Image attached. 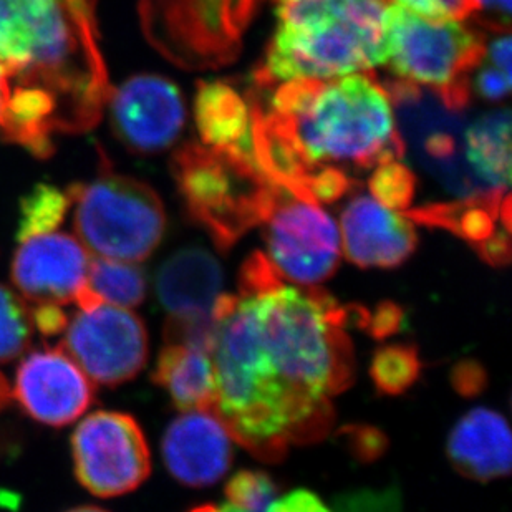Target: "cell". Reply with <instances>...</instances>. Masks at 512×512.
<instances>
[{
    "instance_id": "6da1fadb",
    "label": "cell",
    "mask_w": 512,
    "mask_h": 512,
    "mask_svg": "<svg viewBox=\"0 0 512 512\" xmlns=\"http://www.w3.org/2000/svg\"><path fill=\"white\" fill-rule=\"evenodd\" d=\"M211 315L216 397L209 413L232 440L266 463L282 461L292 445L322 440L334 423L332 398L355 380L347 305L276 277L219 295Z\"/></svg>"
},
{
    "instance_id": "7a4b0ae2",
    "label": "cell",
    "mask_w": 512,
    "mask_h": 512,
    "mask_svg": "<svg viewBox=\"0 0 512 512\" xmlns=\"http://www.w3.org/2000/svg\"><path fill=\"white\" fill-rule=\"evenodd\" d=\"M249 100L257 168L299 198L334 203L358 174L405 158L392 100L365 73L279 83L267 107Z\"/></svg>"
},
{
    "instance_id": "3957f363",
    "label": "cell",
    "mask_w": 512,
    "mask_h": 512,
    "mask_svg": "<svg viewBox=\"0 0 512 512\" xmlns=\"http://www.w3.org/2000/svg\"><path fill=\"white\" fill-rule=\"evenodd\" d=\"M0 128L35 158L98 125L112 87L97 0H0Z\"/></svg>"
},
{
    "instance_id": "277c9868",
    "label": "cell",
    "mask_w": 512,
    "mask_h": 512,
    "mask_svg": "<svg viewBox=\"0 0 512 512\" xmlns=\"http://www.w3.org/2000/svg\"><path fill=\"white\" fill-rule=\"evenodd\" d=\"M385 0H274L276 30L257 90L363 73L388 60Z\"/></svg>"
},
{
    "instance_id": "5b68a950",
    "label": "cell",
    "mask_w": 512,
    "mask_h": 512,
    "mask_svg": "<svg viewBox=\"0 0 512 512\" xmlns=\"http://www.w3.org/2000/svg\"><path fill=\"white\" fill-rule=\"evenodd\" d=\"M171 173L189 218L208 232L219 251H229L264 223L279 191L256 161L199 143L174 153Z\"/></svg>"
},
{
    "instance_id": "8992f818",
    "label": "cell",
    "mask_w": 512,
    "mask_h": 512,
    "mask_svg": "<svg viewBox=\"0 0 512 512\" xmlns=\"http://www.w3.org/2000/svg\"><path fill=\"white\" fill-rule=\"evenodd\" d=\"M388 60L400 82L435 90L451 112L471 100V73L483 60L484 40L455 19H430L400 4L387 7Z\"/></svg>"
},
{
    "instance_id": "52a82bcc",
    "label": "cell",
    "mask_w": 512,
    "mask_h": 512,
    "mask_svg": "<svg viewBox=\"0 0 512 512\" xmlns=\"http://www.w3.org/2000/svg\"><path fill=\"white\" fill-rule=\"evenodd\" d=\"M68 193L78 241L95 256L146 261L165 237V208L143 181L103 168L90 183L72 184Z\"/></svg>"
},
{
    "instance_id": "ba28073f",
    "label": "cell",
    "mask_w": 512,
    "mask_h": 512,
    "mask_svg": "<svg viewBox=\"0 0 512 512\" xmlns=\"http://www.w3.org/2000/svg\"><path fill=\"white\" fill-rule=\"evenodd\" d=\"M264 0H138L151 47L186 70L228 65Z\"/></svg>"
},
{
    "instance_id": "9c48e42d",
    "label": "cell",
    "mask_w": 512,
    "mask_h": 512,
    "mask_svg": "<svg viewBox=\"0 0 512 512\" xmlns=\"http://www.w3.org/2000/svg\"><path fill=\"white\" fill-rule=\"evenodd\" d=\"M78 483L97 498L131 493L151 473L150 446L138 421L121 411H95L72 435Z\"/></svg>"
},
{
    "instance_id": "30bf717a",
    "label": "cell",
    "mask_w": 512,
    "mask_h": 512,
    "mask_svg": "<svg viewBox=\"0 0 512 512\" xmlns=\"http://www.w3.org/2000/svg\"><path fill=\"white\" fill-rule=\"evenodd\" d=\"M262 224L267 259L281 277L314 287L339 269V229L314 201L279 186L276 203Z\"/></svg>"
},
{
    "instance_id": "8fae6325",
    "label": "cell",
    "mask_w": 512,
    "mask_h": 512,
    "mask_svg": "<svg viewBox=\"0 0 512 512\" xmlns=\"http://www.w3.org/2000/svg\"><path fill=\"white\" fill-rule=\"evenodd\" d=\"M60 348L88 378L105 387L131 382L145 368L150 352L145 322L125 307L105 304L75 314Z\"/></svg>"
},
{
    "instance_id": "7c38bea8",
    "label": "cell",
    "mask_w": 512,
    "mask_h": 512,
    "mask_svg": "<svg viewBox=\"0 0 512 512\" xmlns=\"http://www.w3.org/2000/svg\"><path fill=\"white\" fill-rule=\"evenodd\" d=\"M108 102L116 138L136 155L168 150L183 131V97L168 78L136 75L121 83Z\"/></svg>"
},
{
    "instance_id": "4fadbf2b",
    "label": "cell",
    "mask_w": 512,
    "mask_h": 512,
    "mask_svg": "<svg viewBox=\"0 0 512 512\" xmlns=\"http://www.w3.org/2000/svg\"><path fill=\"white\" fill-rule=\"evenodd\" d=\"M12 397L32 420L60 428L92 406L95 387L62 348H45L20 362Z\"/></svg>"
},
{
    "instance_id": "5bb4252c",
    "label": "cell",
    "mask_w": 512,
    "mask_h": 512,
    "mask_svg": "<svg viewBox=\"0 0 512 512\" xmlns=\"http://www.w3.org/2000/svg\"><path fill=\"white\" fill-rule=\"evenodd\" d=\"M90 256L82 242L67 232L50 231L20 241L10 277L32 304L75 302L87 282Z\"/></svg>"
},
{
    "instance_id": "9a60e30c",
    "label": "cell",
    "mask_w": 512,
    "mask_h": 512,
    "mask_svg": "<svg viewBox=\"0 0 512 512\" xmlns=\"http://www.w3.org/2000/svg\"><path fill=\"white\" fill-rule=\"evenodd\" d=\"M403 213L421 226L445 229L468 242L489 266L506 267L511 261L509 191L426 204Z\"/></svg>"
},
{
    "instance_id": "2e32d148",
    "label": "cell",
    "mask_w": 512,
    "mask_h": 512,
    "mask_svg": "<svg viewBox=\"0 0 512 512\" xmlns=\"http://www.w3.org/2000/svg\"><path fill=\"white\" fill-rule=\"evenodd\" d=\"M340 226L345 256L362 269H395L405 264L418 247V234L410 219L367 194L348 201Z\"/></svg>"
},
{
    "instance_id": "e0dca14e",
    "label": "cell",
    "mask_w": 512,
    "mask_h": 512,
    "mask_svg": "<svg viewBox=\"0 0 512 512\" xmlns=\"http://www.w3.org/2000/svg\"><path fill=\"white\" fill-rule=\"evenodd\" d=\"M161 455L178 483L206 488L218 483L231 468V436L213 413L186 411L168 426Z\"/></svg>"
},
{
    "instance_id": "ac0fdd59",
    "label": "cell",
    "mask_w": 512,
    "mask_h": 512,
    "mask_svg": "<svg viewBox=\"0 0 512 512\" xmlns=\"http://www.w3.org/2000/svg\"><path fill=\"white\" fill-rule=\"evenodd\" d=\"M446 453L459 474L479 483L511 473L512 441L508 421L491 408H476L451 430Z\"/></svg>"
},
{
    "instance_id": "d6986e66",
    "label": "cell",
    "mask_w": 512,
    "mask_h": 512,
    "mask_svg": "<svg viewBox=\"0 0 512 512\" xmlns=\"http://www.w3.org/2000/svg\"><path fill=\"white\" fill-rule=\"evenodd\" d=\"M223 267L203 247L168 257L156 274V295L170 314H209L223 289Z\"/></svg>"
},
{
    "instance_id": "ffe728a7",
    "label": "cell",
    "mask_w": 512,
    "mask_h": 512,
    "mask_svg": "<svg viewBox=\"0 0 512 512\" xmlns=\"http://www.w3.org/2000/svg\"><path fill=\"white\" fill-rule=\"evenodd\" d=\"M194 118L203 145L252 155V105L236 88L224 82H199L194 98Z\"/></svg>"
},
{
    "instance_id": "44dd1931",
    "label": "cell",
    "mask_w": 512,
    "mask_h": 512,
    "mask_svg": "<svg viewBox=\"0 0 512 512\" xmlns=\"http://www.w3.org/2000/svg\"><path fill=\"white\" fill-rule=\"evenodd\" d=\"M151 380L170 395L171 403L183 413L213 408L216 377L209 352L165 343L156 358Z\"/></svg>"
},
{
    "instance_id": "7402d4cb",
    "label": "cell",
    "mask_w": 512,
    "mask_h": 512,
    "mask_svg": "<svg viewBox=\"0 0 512 512\" xmlns=\"http://www.w3.org/2000/svg\"><path fill=\"white\" fill-rule=\"evenodd\" d=\"M464 160L479 183L493 191H509L511 184V113H488L463 133Z\"/></svg>"
},
{
    "instance_id": "603a6c76",
    "label": "cell",
    "mask_w": 512,
    "mask_h": 512,
    "mask_svg": "<svg viewBox=\"0 0 512 512\" xmlns=\"http://www.w3.org/2000/svg\"><path fill=\"white\" fill-rule=\"evenodd\" d=\"M85 285L103 304L110 302L125 309L143 304L148 294V281L140 266L105 257L90 259Z\"/></svg>"
},
{
    "instance_id": "cb8c5ba5",
    "label": "cell",
    "mask_w": 512,
    "mask_h": 512,
    "mask_svg": "<svg viewBox=\"0 0 512 512\" xmlns=\"http://www.w3.org/2000/svg\"><path fill=\"white\" fill-rule=\"evenodd\" d=\"M423 372L420 352L410 343H392L373 353L370 378L380 395L398 397L408 392Z\"/></svg>"
},
{
    "instance_id": "d4e9b609",
    "label": "cell",
    "mask_w": 512,
    "mask_h": 512,
    "mask_svg": "<svg viewBox=\"0 0 512 512\" xmlns=\"http://www.w3.org/2000/svg\"><path fill=\"white\" fill-rule=\"evenodd\" d=\"M72 208L68 189L62 191L54 184H37L20 201L17 241L57 231Z\"/></svg>"
},
{
    "instance_id": "484cf974",
    "label": "cell",
    "mask_w": 512,
    "mask_h": 512,
    "mask_svg": "<svg viewBox=\"0 0 512 512\" xmlns=\"http://www.w3.org/2000/svg\"><path fill=\"white\" fill-rule=\"evenodd\" d=\"M34 325L30 307L19 295L0 284V363H9L30 347Z\"/></svg>"
},
{
    "instance_id": "4316f807",
    "label": "cell",
    "mask_w": 512,
    "mask_h": 512,
    "mask_svg": "<svg viewBox=\"0 0 512 512\" xmlns=\"http://www.w3.org/2000/svg\"><path fill=\"white\" fill-rule=\"evenodd\" d=\"M416 174L403 165L401 160L387 161L378 165L368 179L370 193L378 203L393 211H406L415 198Z\"/></svg>"
},
{
    "instance_id": "83f0119b",
    "label": "cell",
    "mask_w": 512,
    "mask_h": 512,
    "mask_svg": "<svg viewBox=\"0 0 512 512\" xmlns=\"http://www.w3.org/2000/svg\"><path fill=\"white\" fill-rule=\"evenodd\" d=\"M277 493L279 486L269 474L252 469L237 471L224 488L228 503L249 512H266Z\"/></svg>"
},
{
    "instance_id": "f1b7e54d",
    "label": "cell",
    "mask_w": 512,
    "mask_h": 512,
    "mask_svg": "<svg viewBox=\"0 0 512 512\" xmlns=\"http://www.w3.org/2000/svg\"><path fill=\"white\" fill-rule=\"evenodd\" d=\"M347 307L348 324L365 330L372 339L385 340L405 329V309L392 300H383L373 310L357 304L347 305Z\"/></svg>"
},
{
    "instance_id": "f546056e",
    "label": "cell",
    "mask_w": 512,
    "mask_h": 512,
    "mask_svg": "<svg viewBox=\"0 0 512 512\" xmlns=\"http://www.w3.org/2000/svg\"><path fill=\"white\" fill-rule=\"evenodd\" d=\"M165 342L199 348L213 355L216 322L209 314H170L165 324Z\"/></svg>"
},
{
    "instance_id": "4dcf8cb0",
    "label": "cell",
    "mask_w": 512,
    "mask_h": 512,
    "mask_svg": "<svg viewBox=\"0 0 512 512\" xmlns=\"http://www.w3.org/2000/svg\"><path fill=\"white\" fill-rule=\"evenodd\" d=\"M335 512H401V494L397 486L383 489H357L337 496Z\"/></svg>"
},
{
    "instance_id": "1f68e13d",
    "label": "cell",
    "mask_w": 512,
    "mask_h": 512,
    "mask_svg": "<svg viewBox=\"0 0 512 512\" xmlns=\"http://www.w3.org/2000/svg\"><path fill=\"white\" fill-rule=\"evenodd\" d=\"M340 438L353 458L360 463H373L387 451V436L370 425H348L340 430Z\"/></svg>"
},
{
    "instance_id": "d6a6232c",
    "label": "cell",
    "mask_w": 512,
    "mask_h": 512,
    "mask_svg": "<svg viewBox=\"0 0 512 512\" xmlns=\"http://www.w3.org/2000/svg\"><path fill=\"white\" fill-rule=\"evenodd\" d=\"M473 90L488 102H501L511 92V73L483 57L471 73V92Z\"/></svg>"
},
{
    "instance_id": "836d02e7",
    "label": "cell",
    "mask_w": 512,
    "mask_h": 512,
    "mask_svg": "<svg viewBox=\"0 0 512 512\" xmlns=\"http://www.w3.org/2000/svg\"><path fill=\"white\" fill-rule=\"evenodd\" d=\"M400 4L430 19H466L474 12V0H385Z\"/></svg>"
},
{
    "instance_id": "e575fe53",
    "label": "cell",
    "mask_w": 512,
    "mask_h": 512,
    "mask_svg": "<svg viewBox=\"0 0 512 512\" xmlns=\"http://www.w3.org/2000/svg\"><path fill=\"white\" fill-rule=\"evenodd\" d=\"M451 385L464 398L478 397L488 387V372L471 358L456 363L450 373Z\"/></svg>"
},
{
    "instance_id": "d590c367",
    "label": "cell",
    "mask_w": 512,
    "mask_h": 512,
    "mask_svg": "<svg viewBox=\"0 0 512 512\" xmlns=\"http://www.w3.org/2000/svg\"><path fill=\"white\" fill-rule=\"evenodd\" d=\"M471 17L489 32L508 34L511 25V0H474Z\"/></svg>"
},
{
    "instance_id": "8d00e7d4",
    "label": "cell",
    "mask_w": 512,
    "mask_h": 512,
    "mask_svg": "<svg viewBox=\"0 0 512 512\" xmlns=\"http://www.w3.org/2000/svg\"><path fill=\"white\" fill-rule=\"evenodd\" d=\"M30 307V305H29ZM30 320L34 330L44 337H54L67 329L68 317L63 312L62 305L34 304L30 307Z\"/></svg>"
},
{
    "instance_id": "74e56055",
    "label": "cell",
    "mask_w": 512,
    "mask_h": 512,
    "mask_svg": "<svg viewBox=\"0 0 512 512\" xmlns=\"http://www.w3.org/2000/svg\"><path fill=\"white\" fill-rule=\"evenodd\" d=\"M266 512H332L324 501L309 489H295L281 499H274Z\"/></svg>"
},
{
    "instance_id": "f35d334b",
    "label": "cell",
    "mask_w": 512,
    "mask_h": 512,
    "mask_svg": "<svg viewBox=\"0 0 512 512\" xmlns=\"http://www.w3.org/2000/svg\"><path fill=\"white\" fill-rule=\"evenodd\" d=\"M10 398H12V388H10L9 380L5 378L4 373L0 372V413L9 406Z\"/></svg>"
},
{
    "instance_id": "ab89813d",
    "label": "cell",
    "mask_w": 512,
    "mask_h": 512,
    "mask_svg": "<svg viewBox=\"0 0 512 512\" xmlns=\"http://www.w3.org/2000/svg\"><path fill=\"white\" fill-rule=\"evenodd\" d=\"M189 512H224L223 504H201Z\"/></svg>"
},
{
    "instance_id": "60d3db41",
    "label": "cell",
    "mask_w": 512,
    "mask_h": 512,
    "mask_svg": "<svg viewBox=\"0 0 512 512\" xmlns=\"http://www.w3.org/2000/svg\"><path fill=\"white\" fill-rule=\"evenodd\" d=\"M67 512H110L107 509L97 508V506H82V508L70 509Z\"/></svg>"
},
{
    "instance_id": "b9f144b4",
    "label": "cell",
    "mask_w": 512,
    "mask_h": 512,
    "mask_svg": "<svg viewBox=\"0 0 512 512\" xmlns=\"http://www.w3.org/2000/svg\"><path fill=\"white\" fill-rule=\"evenodd\" d=\"M224 512H249L246 509L239 508L236 504L226 503L223 504Z\"/></svg>"
},
{
    "instance_id": "7bdbcfd3",
    "label": "cell",
    "mask_w": 512,
    "mask_h": 512,
    "mask_svg": "<svg viewBox=\"0 0 512 512\" xmlns=\"http://www.w3.org/2000/svg\"><path fill=\"white\" fill-rule=\"evenodd\" d=\"M0 105H2V77H0Z\"/></svg>"
}]
</instances>
